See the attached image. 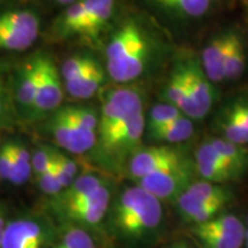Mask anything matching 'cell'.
<instances>
[{
    "mask_svg": "<svg viewBox=\"0 0 248 248\" xmlns=\"http://www.w3.org/2000/svg\"><path fill=\"white\" fill-rule=\"evenodd\" d=\"M105 219L120 248H151L162 233V201L137 184L126 186L110 200Z\"/></svg>",
    "mask_w": 248,
    "mask_h": 248,
    "instance_id": "1",
    "label": "cell"
},
{
    "mask_svg": "<svg viewBox=\"0 0 248 248\" xmlns=\"http://www.w3.org/2000/svg\"><path fill=\"white\" fill-rule=\"evenodd\" d=\"M147 37L136 21H128L116 31L106 49L107 71L115 82L128 83L144 73L147 63Z\"/></svg>",
    "mask_w": 248,
    "mask_h": 248,
    "instance_id": "2",
    "label": "cell"
},
{
    "mask_svg": "<svg viewBox=\"0 0 248 248\" xmlns=\"http://www.w3.org/2000/svg\"><path fill=\"white\" fill-rule=\"evenodd\" d=\"M146 130V119L144 110L120 124L108 137L99 142L107 166L116 175H125L126 166L140 145Z\"/></svg>",
    "mask_w": 248,
    "mask_h": 248,
    "instance_id": "3",
    "label": "cell"
},
{
    "mask_svg": "<svg viewBox=\"0 0 248 248\" xmlns=\"http://www.w3.org/2000/svg\"><path fill=\"white\" fill-rule=\"evenodd\" d=\"M144 110L141 92L130 86L111 89L107 92L99 116L97 139L105 140L120 124Z\"/></svg>",
    "mask_w": 248,
    "mask_h": 248,
    "instance_id": "4",
    "label": "cell"
},
{
    "mask_svg": "<svg viewBox=\"0 0 248 248\" xmlns=\"http://www.w3.org/2000/svg\"><path fill=\"white\" fill-rule=\"evenodd\" d=\"M194 163L190 160L145 176L135 183L160 201H176L195 181Z\"/></svg>",
    "mask_w": 248,
    "mask_h": 248,
    "instance_id": "5",
    "label": "cell"
},
{
    "mask_svg": "<svg viewBox=\"0 0 248 248\" xmlns=\"http://www.w3.org/2000/svg\"><path fill=\"white\" fill-rule=\"evenodd\" d=\"M39 35V20L29 11H14L0 15V48L23 51Z\"/></svg>",
    "mask_w": 248,
    "mask_h": 248,
    "instance_id": "6",
    "label": "cell"
},
{
    "mask_svg": "<svg viewBox=\"0 0 248 248\" xmlns=\"http://www.w3.org/2000/svg\"><path fill=\"white\" fill-rule=\"evenodd\" d=\"M185 161L187 159L184 154L169 145L140 147L129 160L125 175L136 182L145 176L169 167L177 166Z\"/></svg>",
    "mask_w": 248,
    "mask_h": 248,
    "instance_id": "7",
    "label": "cell"
},
{
    "mask_svg": "<svg viewBox=\"0 0 248 248\" xmlns=\"http://www.w3.org/2000/svg\"><path fill=\"white\" fill-rule=\"evenodd\" d=\"M219 138L238 145L248 144V95L226 101L214 121Z\"/></svg>",
    "mask_w": 248,
    "mask_h": 248,
    "instance_id": "8",
    "label": "cell"
},
{
    "mask_svg": "<svg viewBox=\"0 0 248 248\" xmlns=\"http://www.w3.org/2000/svg\"><path fill=\"white\" fill-rule=\"evenodd\" d=\"M111 200L107 183L88 197L58 208L68 221L82 226H95L104 221Z\"/></svg>",
    "mask_w": 248,
    "mask_h": 248,
    "instance_id": "9",
    "label": "cell"
},
{
    "mask_svg": "<svg viewBox=\"0 0 248 248\" xmlns=\"http://www.w3.org/2000/svg\"><path fill=\"white\" fill-rule=\"evenodd\" d=\"M39 83L32 108L37 113L58 109L63 98L60 73L47 57H38Z\"/></svg>",
    "mask_w": 248,
    "mask_h": 248,
    "instance_id": "10",
    "label": "cell"
},
{
    "mask_svg": "<svg viewBox=\"0 0 248 248\" xmlns=\"http://www.w3.org/2000/svg\"><path fill=\"white\" fill-rule=\"evenodd\" d=\"M51 131L59 146L74 154L86 153L97 142V131L70 122L58 111L52 119Z\"/></svg>",
    "mask_w": 248,
    "mask_h": 248,
    "instance_id": "11",
    "label": "cell"
},
{
    "mask_svg": "<svg viewBox=\"0 0 248 248\" xmlns=\"http://www.w3.org/2000/svg\"><path fill=\"white\" fill-rule=\"evenodd\" d=\"M194 169L198 177L216 184H228L240 179V176L217 153L209 140L200 144L195 152Z\"/></svg>",
    "mask_w": 248,
    "mask_h": 248,
    "instance_id": "12",
    "label": "cell"
},
{
    "mask_svg": "<svg viewBox=\"0 0 248 248\" xmlns=\"http://www.w3.org/2000/svg\"><path fill=\"white\" fill-rule=\"evenodd\" d=\"M188 92L197 109L198 120L207 116L215 101L213 83L207 78L202 67L198 61H187L182 64Z\"/></svg>",
    "mask_w": 248,
    "mask_h": 248,
    "instance_id": "13",
    "label": "cell"
},
{
    "mask_svg": "<svg viewBox=\"0 0 248 248\" xmlns=\"http://www.w3.org/2000/svg\"><path fill=\"white\" fill-rule=\"evenodd\" d=\"M43 226L31 219H17L5 226L0 248H43L45 243Z\"/></svg>",
    "mask_w": 248,
    "mask_h": 248,
    "instance_id": "14",
    "label": "cell"
},
{
    "mask_svg": "<svg viewBox=\"0 0 248 248\" xmlns=\"http://www.w3.org/2000/svg\"><path fill=\"white\" fill-rule=\"evenodd\" d=\"M233 31L213 38L201 53L200 64L207 78L213 83L224 82V67Z\"/></svg>",
    "mask_w": 248,
    "mask_h": 248,
    "instance_id": "15",
    "label": "cell"
},
{
    "mask_svg": "<svg viewBox=\"0 0 248 248\" xmlns=\"http://www.w3.org/2000/svg\"><path fill=\"white\" fill-rule=\"evenodd\" d=\"M162 95L164 101L177 107L188 119L198 120L197 109H195L187 85H186L182 64L176 67L175 70L172 71L168 83L164 86Z\"/></svg>",
    "mask_w": 248,
    "mask_h": 248,
    "instance_id": "16",
    "label": "cell"
},
{
    "mask_svg": "<svg viewBox=\"0 0 248 248\" xmlns=\"http://www.w3.org/2000/svg\"><path fill=\"white\" fill-rule=\"evenodd\" d=\"M192 199L206 203H219L228 206L234 198L233 191L226 184H216L203 179L194 181L183 192Z\"/></svg>",
    "mask_w": 248,
    "mask_h": 248,
    "instance_id": "17",
    "label": "cell"
},
{
    "mask_svg": "<svg viewBox=\"0 0 248 248\" xmlns=\"http://www.w3.org/2000/svg\"><path fill=\"white\" fill-rule=\"evenodd\" d=\"M148 137L153 141L162 144H178L188 140L194 132V126L191 119L183 115L171 122L147 129Z\"/></svg>",
    "mask_w": 248,
    "mask_h": 248,
    "instance_id": "18",
    "label": "cell"
},
{
    "mask_svg": "<svg viewBox=\"0 0 248 248\" xmlns=\"http://www.w3.org/2000/svg\"><path fill=\"white\" fill-rule=\"evenodd\" d=\"M105 73L100 64L95 62L93 66L77 78L64 83L67 92L73 98L89 99L93 97L104 84Z\"/></svg>",
    "mask_w": 248,
    "mask_h": 248,
    "instance_id": "19",
    "label": "cell"
},
{
    "mask_svg": "<svg viewBox=\"0 0 248 248\" xmlns=\"http://www.w3.org/2000/svg\"><path fill=\"white\" fill-rule=\"evenodd\" d=\"M105 184H106V182L99 176L93 175V173H86V175L76 178L67 188L62 190L57 195L55 204H57L58 208H60L66 204L75 202L82 198L92 194L93 192H95Z\"/></svg>",
    "mask_w": 248,
    "mask_h": 248,
    "instance_id": "20",
    "label": "cell"
},
{
    "mask_svg": "<svg viewBox=\"0 0 248 248\" xmlns=\"http://www.w3.org/2000/svg\"><path fill=\"white\" fill-rule=\"evenodd\" d=\"M88 16L82 28V35L95 36L109 22L115 8V0H86Z\"/></svg>",
    "mask_w": 248,
    "mask_h": 248,
    "instance_id": "21",
    "label": "cell"
},
{
    "mask_svg": "<svg viewBox=\"0 0 248 248\" xmlns=\"http://www.w3.org/2000/svg\"><path fill=\"white\" fill-rule=\"evenodd\" d=\"M215 151L235 170V172L243 177L248 170V148L244 145H238L225 139L215 137L209 139Z\"/></svg>",
    "mask_w": 248,
    "mask_h": 248,
    "instance_id": "22",
    "label": "cell"
},
{
    "mask_svg": "<svg viewBox=\"0 0 248 248\" xmlns=\"http://www.w3.org/2000/svg\"><path fill=\"white\" fill-rule=\"evenodd\" d=\"M191 226L201 231L218 232V233L237 235V237L241 238H245V231H246V225L239 217L235 216L234 214L223 212L214 216L209 221Z\"/></svg>",
    "mask_w": 248,
    "mask_h": 248,
    "instance_id": "23",
    "label": "cell"
},
{
    "mask_svg": "<svg viewBox=\"0 0 248 248\" xmlns=\"http://www.w3.org/2000/svg\"><path fill=\"white\" fill-rule=\"evenodd\" d=\"M246 68V51H245L244 40L239 33L232 35L231 44L226 55L224 67V79L234 82L244 75Z\"/></svg>",
    "mask_w": 248,
    "mask_h": 248,
    "instance_id": "24",
    "label": "cell"
},
{
    "mask_svg": "<svg viewBox=\"0 0 248 248\" xmlns=\"http://www.w3.org/2000/svg\"><path fill=\"white\" fill-rule=\"evenodd\" d=\"M190 233L200 248H243L245 238L237 235L206 232L190 226Z\"/></svg>",
    "mask_w": 248,
    "mask_h": 248,
    "instance_id": "25",
    "label": "cell"
},
{
    "mask_svg": "<svg viewBox=\"0 0 248 248\" xmlns=\"http://www.w3.org/2000/svg\"><path fill=\"white\" fill-rule=\"evenodd\" d=\"M39 83V64L38 59L29 62L22 71L20 84L17 89V98L21 105L32 107L35 101L37 89Z\"/></svg>",
    "mask_w": 248,
    "mask_h": 248,
    "instance_id": "26",
    "label": "cell"
},
{
    "mask_svg": "<svg viewBox=\"0 0 248 248\" xmlns=\"http://www.w3.org/2000/svg\"><path fill=\"white\" fill-rule=\"evenodd\" d=\"M160 7L178 16L200 17L208 12L210 0H152Z\"/></svg>",
    "mask_w": 248,
    "mask_h": 248,
    "instance_id": "27",
    "label": "cell"
},
{
    "mask_svg": "<svg viewBox=\"0 0 248 248\" xmlns=\"http://www.w3.org/2000/svg\"><path fill=\"white\" fill-rule=\"evenodd\" d=\"M88 16L86 0H76L66 9L60 20V29L66 35L80 33Z\"/></svg>",
    "mask_w": 248,
    "mask_h": 248,
    "instance_id": "28",
    "label": "cell"
},
{
    "mask_svg": "<svg viewBox=\"0 0 248 248\" xmlns=\"http://www.w3.org/2000/svg\"><path fill=\"white\" fill-rule=\"evenodd\" d=\"M13 151V170H12V175L9 177V181L15 185H22L29 178L31 170H32V168H31V155L22 145L14 144V142Z\"/></svg>",
    "mask_w": 248,
    "mask_h": 248,
    "instance_id": "29",
    "label": "cell"
},
{
    "mask_svg": "<svg viewBox=\"0 0 248 248\" xmlns=\"http://www.w3.org/2000/svg\"><path fill=\"white\" fill-rule=\"evenodd\" d=\"M58 113L61 114L64 119L70 121V122L84 126L86 129L97 131L99 116L95 114L94 110L90 109V108L70 106L61 108V109L58 110Z\"/></svg>",
    "mask_w": 248,
    "mask_h": 248,
    "instance_id": "30",
    "label": "cell"
},
{
    "mask_svg": "<svg viewBox=\"0 0 248 248\" xmlns=\"http://www.w3.org/2000/svg\"><path fill=\"white\" fill-rule=\"evenodd\" d=\"M184 115L177 107L173 106L168 102L164 104H156L152 107L150 110V115H148V122L146 129L156 128V126L163 125L171 121L178 119Z\"/></svg>",
    "mask_w": 248,
    "mask_h": 248,
    "instance_id": "31",
    "label": "cell"
},
{
    "mask_svg": "<svg viewBox=\"0 0 248 248\" xmlns=\"http://www.w3.org/2000/svg\"><path fill=\"white\" fill-rule=\"evenodd\" d=\"M95 62L97 61L94 59L84 57V55H76V57H71L68 59V60L63 62L61 68V76L64 83L75 79L82 75V74H84Z\"/></svg>",
    "mask_w": 248,
    "mask_h": 248,
    "instance_id": "32",
    "label": "cell"
},
{
    "mask_svg": "<svg viewBox=\"0 0 248 248\" xmlns=\"http://www.w3.org/2000/svg\"><path fill=\"white\" fill-rule=\"evenodd\" d=\"M54 168L63 190L76 179L77 171H78L76 162L64 154L59 153L58 151H55L54 154Z\"/></svg>",
    "mask_w": 248,
    "mask_h": 248,
    "instance_id": "33",
    "label": "cell"
},
{
    "mask_svg": "<svg viewBox=\"0 0 248 248\" xmlns=\"http://www.w3.org/2000/svg\"><path fill=\"white\" fill-rule=\"evenodd\" d=\"M55 248H95V245L91 235L85 230L73 228L64 233Z\"/></svg>",
    "mask_w": 248,
    "mask_h": 248,
    "instance_id": "34",
    "label": "cell"
},
{
    "mask_svg": "<svg viewBox=\"0 0 248 248\" xmlns=\"http://www.w3.org/2000/svg\"><path fill=\"white\" fill-rule=\"evenodd\" d=\"M54 154H55V151H54ZM38 183H39L40 190L46 194L58 195L62 190H63L60 179H59L57 175V171H55L54 160L51 168H49L46 172L38 176Z\"/></svg>",
    "mask_w": 248,
    "mask_h": 248,
    "instance_id": "35",
    "label": "cell"
},
{
    "mask_svg": "<svg viewBox=\"0 0 248 248\" xmlns=\"http://www.w3.org/2000/svg\"><path fill=\"white\" fill-rule=\"evenodd\" d=\"M54 150L48 148H39L31 156V168L37 176L47 171L53 164Z\"/></svg>",
    "mask_w": 248,
    "mask_h": 248,
    "instance_id": "36",
    "label": "cell"
},
{
    "mask_svg": "<svg viewBox=\"0 0 248 248\" xmlns=\"http://www.w3.org/2000/svg\"><path fill=\"white\" fill-rule=\"evenodd\" d=\"M13 142H8L0 151V178L9 179L13 170Z\"/></svg>",
    "mask_w": 248,
    "mask_h": 248,
    "instance_id": "37",
    "label": "cell"
},
{
    "mask_svg": "<svg viewBox=\"0 0 248 248\" xmlns=\"http://www.w3.org/2000/svg\"><path fill=\"white\" fill-rule=\"evenodd\" d=\"M160 248H194V246L190 240L177 239L170 241L168 244H164L163 246H161Z\"/></svg>",
    "mask_w": 248,
    "mask_h": 248,
    "instance_id": "38",
    "label": "cell"
},
{
    "mask_svg": "<svg viewBox=\"0 0 248 248\" xmlns=\"http://www.w3.org/2000/svg\"><path fill=\"white\" fill-rule=\"evenodd\" d=\"M5 219L2 217L1 213H0V244H1V239H2V234H4V230H5Z\"/></svg>",
    "mask_w": 248,
    "mask_h": 248,
    "instance_id": "39",
    "label": "cell"
},
{
    "mask_svg": "<svg viewBox=\"0 0 248 248\" xmlns=\"http://www.w3.org/2000/svg\"><path fill=\"white\" fill-rule=\"evenodd\" d=\"M59 4H62V5H71L73 2H75L76 0H57Z\"/></svg>",
    "mask_w": 248,
    "mask_h": 248,
    "instance_id": "40",
    "label": "cell"
},
{
    "mask_svg": "<svg viewBox=\"0 0 248 248\" xmlns=\"http://www.w3.org/2000/svg\"><path fill=\"white\" fill-rule=\"evenodd\" d=\"M244 245L248 248V226H246V231H245V240H244Z\"/></svg>",
    "mask_w": 248,
    "mask_h": 248,
    "instance_id": "41",
    "label": "cell"
},
{
    "mask_svg": "<svg viewBox=\"0 0 248 248\" xmlns=\"http://www.w3.org/2000/svg\"><path fill=\"white\" fill-rule=\"evenodd\" d=\"M0 111H1V95H0Z\"/></svg>",
    "mask_w": 248,
    "mask_h": 248,
    "instance_id": "42",
    "label": "cell"
},
{
    "mask_svg": "<svg viewBox=\"0 0 248 248\" xmlns=\"http://www.w3.org/2000/svg\"><path fill=\"white\" fill-rule=\"evenodd\" d=\"M246 222H247V226H248V216H247V219H246Z\"/></svg>",
    "mask_w": 248,
    "mask_h": 248,
    "instance_id": "43",
    "label": "cell"
}]
</instances>
